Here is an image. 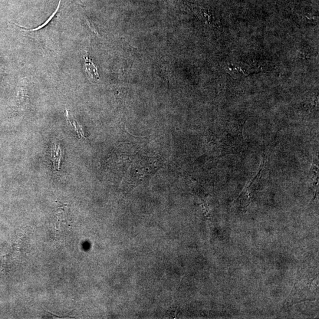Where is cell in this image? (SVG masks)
Here are the masks:
<instances>
[{"label":"cell","mask_w":319,"mask_h":319,"mask_svg":"<svg viewBox=\"0 0 319 319\" xmlns=\"http://www.w3.org/2000/svg\"><path fill=\"white\" fill-rule=\"evenodd\" d=\"M61 1L62 0H59V4L58 6L57 7V9H56L55 12L53 13V14L50 16V18H49L47 21H46L44 24H42L40 26H39L38 28H35V29H29V28H24L23 27V26H19L17 25L18 26L19 28H21V29H25L26 30V31H39V30L42 29V28H44L46 26L48 25V24H49V22H50L53 19V18H54L55 17V16H56V15L57 14V13L59 11V8H60V6L61 4Z\"/></svg>","instance_id":"3"},{"label":"cell","mask_w":319,"mask_h":319,"mask_svg":"<svg viewBox=\"0 0 319 319\" xmlns=\"http://www.w3.org/2000/svg\"><path fill=\"white\" fill-rule=\"evenodd\" d=\"M84 58L85 59V71H86L88 77L91 80H99L100 76H99L98 69L97 66L93 63V62L89 58L87 52L84 56Z\"/></svg>","instance_id":"2"},{"label":"cell","mask_w":319,"mask_h":319,"mask_svg":"<svg viewBox=\"0 0 319 319\" xmlns=\"http://www.w3.org/2000/svg\"><path fill=\"white\" fill-rule=\"evenodd\" d=\"M190 11L195 15L200 21L206 25L215 26L218 28L219 25V20L215 12L208 8H203L202 7L186 3Z\"/></svg>","instance_id":"1"}]
</instances>
